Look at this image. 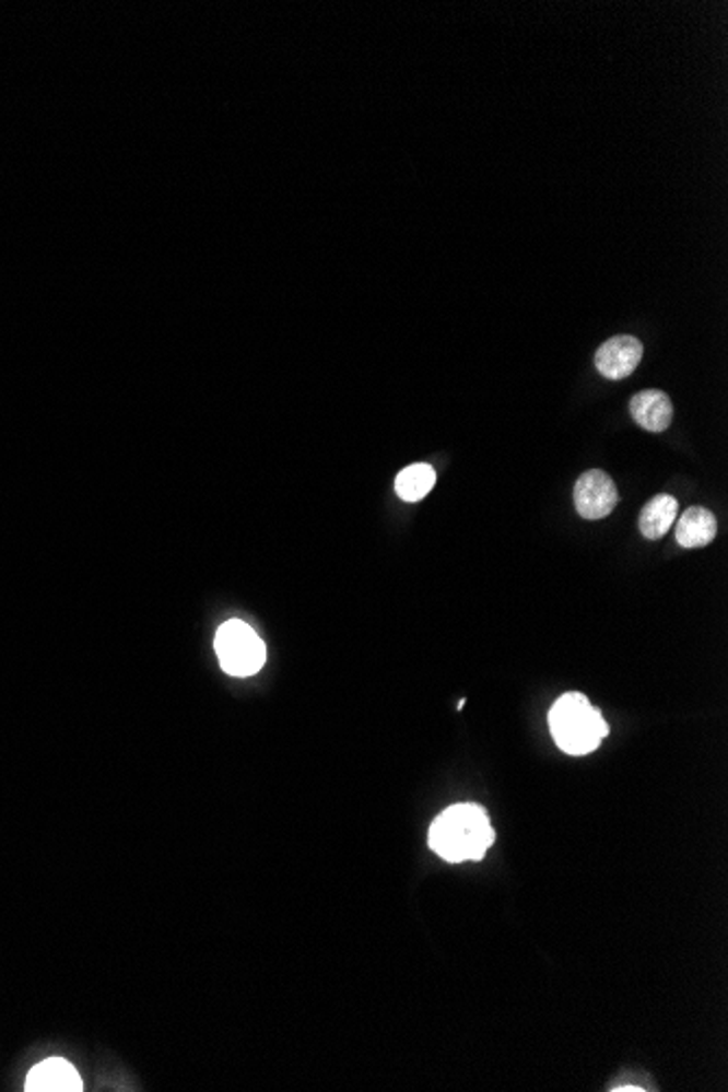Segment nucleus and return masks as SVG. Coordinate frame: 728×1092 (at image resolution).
<instances>
[{
    "label": "nucleus",
    "mask_w": 728,
    "mask_h": 1092,
    "mask_svg": "<svg viewBox=\"0 0 728 1092\" xmlns=\"http://www.w3.org/2000/svg\"><path fill=\"white\" fill-rule=\"evenodd\" d=\"M644 359V345L639 339L622 334L609 339L598 352H596V368L607 377V379H622L629 377Z\"/></svg>",
    "instance_id": "nucleus-5"
},
{
    "label": "nucleus",
    "mask_w": 728,
    "mask_h": 1092,
    "mask_svg": "<svg viewBox=\"0 0 728 1092\" xmlns=\"http://www.w3.org/2000/svg\"><path fill=\"white\" fill-rule=\"evenodd\" d=\"M24 1091L79 1092L83 1091V1082L70 1062L61 1058H48L31 1069Z\"/></svg>",
    "instance_id": "nucleus-6"
},
{
    "label": "nucleus",
    "mask_w": 728,
    "mask_h": 1092,
    "mask_svg": "<svg viewBox=\"0 0 728 1092\" xmlns=\"http://www.w3.org/2000/svg\"><path fill=\"white\" fill-rule=\"evenodd\" d=\"M679 517V502L672 495H655L639 515V530L646 539L657 541L668 535V530L674 526Z\"/></svg>",
    "instance_id": "nucleus-9"
},
{
    "label": "nucleus",
    "mask_w": 728,
    "mask_h": 1092,
    "mask_svg": "<svg viewBox=\"0 0 728 1092\" xmlns=\"http://www.w3.org/2000/svg\"><path fill=\"white\" fill-rule=\"evenodd\" d=\"M434 484H436V471L425 462L410 465L403 471H399V475L395 478V491L403 502L423 500Z\"/></svg>",
    "instance_id": "nucleus-10"
},
{
    "label": "nucleus",
    "mask_w": 728,
    "mask_h": 1092,
    "mask_svg": "<svg viewBox=\"0 0 728 1092\" xmlns=\"http://www.w3.org/2000/svg\"><path fill=\"white\" fill-rule=\"evenodd\" d=\"M495 831L486 811L480 805L460 802L447 807L430 826V848L449 864L480 861L491 844Z\"/></svg>",
    "instance_id": "nucleus-1"
},
{
    "label": "nucleus",
    "mask_w": 728,
    "mask_h": 1092,
    "mask_svg": "<svg viewBox=\"0 0 728 1092\" xmlns=\"http://www.w3.org/2000/svg\"><path fill=\"white\" fill-rule=\"evenodd\" d=\"M548 723L556 745L574 756L594 752L609 735V725L602 718V712L578 692L561 696L550 709Z\"/></svg>",
    "instance_id": "nucleus-2"
},
{
    "label": "nucleus",
    "mask_w": 728,
    "mask_h": 1092,
    "mask_svg": "<svg viewBox=\"0 0 728 1092\" xmlns=\"http://www.w3.org/2000/svg\"><path fill=\"white\" fill-rule=\"evenodd\" d=\"M718 535V519L712 510L692 506L688 508L677 524V541L681 548L696 550L709 545Z\"/></svg>",
    "instance_id": "nucleus-8"
},
{
    "label": "nucleus",
    "mask_w": 728,
    "mask_h": 1092,
    "mask_svg": "<svg viewBox=\"0 0 728 1092\" xmlns=\"http://www.w3.org/2000/svg\"><path fill=\"white\" fill-rule=\"evenodd\" d=\"M618 500L620 495L613 478L600 469H589L576 480L574 504L585 519H602L611 515Z\"/></svg>",
    "instance_id": "nucleus-4"
},
{
    "label": "nucleus",
    "mask_w": 728,
    "mask_h": 1092,
    "mask_svg": "<svg viewBox=\"0 0 728 1092\" xmlns=\"http://www.w3.org/2000/svg\"><path fill=\"white\" fill-rule=\"evenodd\" d=\"M631 414L639 427L648 432H664L672 423V401L664 390L648 388L631 399Z\"/></svg>",
    "instance_id": "nucleus-7"
},
{
    "label": "nucleus",
    "mask_w": 728,
    "mask_h": 1092,
    "mask_svg": "<svg viewBox=\"0 0 728 1092\" xmlns=\"http://www.w3.org/2000/svg\"><path fill=\"white\" fill-rule=\"evenodd\" d=\"M214 650L230 677H254L267 661L265 642L243 620H230L219 629Z\"/></svg>",
    "instance_id": "nucleus-3"
}]
</instances>
